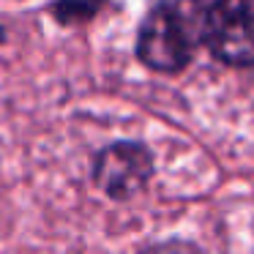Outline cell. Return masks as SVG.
<instances>
[{
  "label": "cell",
  "mask_w": 254,
  "mask_h": 254,
  "mask_svg": "<svg viewBox=\"0 0 254 254\" xmlns=\"http://www.w3.org/2000/svg\"><path fill=\"white\" fill-rule=\"evenodd\" d=\"M137 55L153 71H183L194 55V39L186 25V17L170 3L153 6L139 25Z\"/></svg>",
  "instance_id": "7a4b0ae2"
},
{
  "label": "cell",
  "mask_w": 254,
  "mask_h": 254,
  "mask_svg": "<svg viewBox=\"0 0 254 254\" xmlns=\"http://www.w3.org/2000/svg\"><path fill=\"white\" fill-rule=\"evenodd\" d=\"M199 39L230 66H254V0H216L199 8Z\"/></svg>",
  "instance_id": "6da1fadb"
},
{
  "label": "cell",
  "mask_w": 254,
  "mask_h": 254,
  "mask_svg": "<svg viewBox=\"0 0 254 254\" xmlns=\"http://www.w3.org/2000/svg\"><path fill=\"white\" fill-rule=\"evenodd\" d=\"M153 175V156L142 142H112L96 156L93 181L115 199L137 194Z\"/></svg>",
  "instance_id": "3957f363"
},
{
  "label": "cell",
  "mask_w": 254,
  "mask_h": 254,
  "mask_svg": "<svg viewBox=\"0 0 254 254\" xmlns=\"http://www.w3.org/2000/svg\"><path fill=\"white\" fill-rule=\"evenodd\" d=\"M139 254H202L194 243L186 241H167V243H156V246H148Z\"/></svg>",
  "instance_id": "277c9868"
}]
</instances>
